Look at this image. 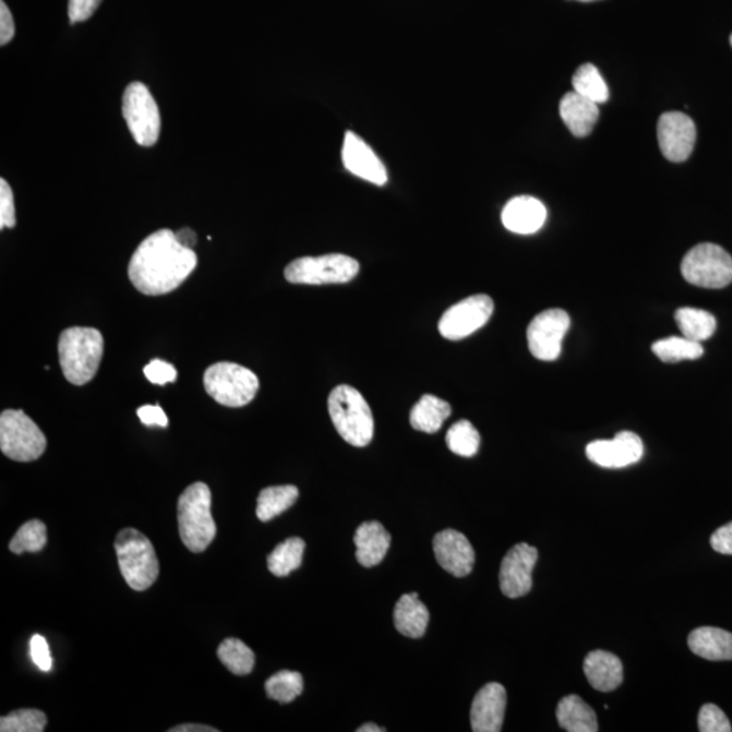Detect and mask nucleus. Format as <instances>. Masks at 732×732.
<instances>
[{"mask_svg":"<svg viewBox=\"0 0 732 732\" xmlns=\"http://www.w3.org/2000/svg\"><path fill=\"white\" fill-rule=\"evenodd\" d=\"M446 445L457 456L472 457L478 454L480 435L467 419H461L446 433Z\"/></svg>","mask_w":732,"mask_h":732,"instance_id":"obj_33","label":"nucleus"},{"mask_svg":"<svg viewBox=\"0 0 732 732\" xmlns=\"http://www.w3.org/2000/svg\"><path fill=\"white\" fill-rule=\"evenodd\" d=\"M547 209L543 203L530 195H519L505 205L502 223L508 231L519 235L538 232L544 226Z\"/></svg>","mask_w":732,"mask_h":732,"instance_id":"obj_19","label":"nucleus"},{"mask_svg":"<svg viewBox=\"0 0 732 732\" xmlns=\"http://www.w3.org/2000/svg\"><path fill=\"white\" fill-rule=\"evenodd\" d=\"M430 614L417 593L405 595L396 602L394 623L396 629L407 638H422L427 633Z\"/></svg>","mask_w":732,"mask_h":732,"instance_id":"obj_24","label":"nucleus"},{"mask_svg":"<svg viewBox=\"0 0 732 732\" xmlns=\"http://www.w3.org/2000/svg\"><path fill=\"white\" fill-rule=\"evenodd\" d=\"M691 651L708 661H732V634L729 631L701 627L687 639Z\"/></svg>","mask_w":732,"mask_h":732,"instance_id":"obj_23","label":"nucleus"},{"mask_svg":"<svg viewBox=\"0 0 732 732\" xmlns=\"http://www.w3.org/2000/svg\"><path fill=\"white\" fill-rule=\"evenodd\" d=\"M355 544L357 561L361 566L374 567L387 555L391 535L377 521L364 523L356 530Z\"/></svg>","mask_w":732,"mask_h":732,"instance_id":"obj_22","label":"nucleus"},{"mask_svg":"<svg viewBox=\"0 0 732 732\" xmlns=\"http://www.w3.org/2000/svg\"><path fill=\"white\" fill-rule=\"evenodd\" d=\"M204 387L217 404L238 409L255 398L260 389V380L248 368L233 362H217L206 369Z\"/></svg>","mask_w":732,"mask_h":732,"instance_id":"obj_6","label":"nucleus"},{"mask_svg":"<svg viewBox=\"0 0 732 732\" xmlns=\"http://www.w3.org/2000/svg\"><path fill=\"white\" fill-rule=\"evenodd\" d=\"M137 417L145 427H169V418H167L166 412L161 409L160 406L147 405L142 406L137 410Z\"/></svg>","mask_w":732,"mask_h":732,"instance_id":"obj_42","label":"nucleus"},{"mask_svg":"<svg viewBox=\"0 0 732 732\" xmlns=\"http://www.w3.org/2000/svg\"><path fill=\"white\" fill-rule=\"evenodd\" d=\"M584 672L596 691L612 692L623 684V663L614 653L608 651L589 652L585 658Z\"/></svg>","mask_w":732,"mask_h":732,"instance_id":"obj_20","label":"nucleus"},{"mask_svg":"<svg viewBox=\"0 0 732 732\" xmlns=\"http://www.w3.org/2000/svg\"><path fill=\"white\" fill-rule=\"evenodd\" d=\"M574 92L593 103L605 104L609 99L607 82L593 64L580 65L573 76Z\"/></svg>","mask_w":732,"mask_h":732,"instance_id":"obj_32","label":"nucleus"},{"mask_svg":"<svg viewBox=\"0 0 732 732\" xmlns=\"http://www.w3.org/2000/svg\"><path fill=\"white\" fill-rule=\"evenodd\" d=\"M645 452L641 439L633 432H622L613 440H597L586 446L590 461L602 468H624L638 463Z\"/></svg>","mask_w":732,"mask_h":732,"instance_id":"obj_15","label":"nucleus"},{"mask_svg":"<svg viewBox=\"0 0 732 732\" xmlns=\"http://www.w3.org/2000/svg\"><path fill=\"white\" fill-rule=\"evenodd\" d=\"M47 715L40 709H19L0 719L2 732H41L46 730Z\"/></svg>","mask_w":732,"mask_h":732,"instance_id":"obj_36","label":"nucleus"},{"mask_svg":"<svg viewBox=\"0 0 732 732\" xmlns=\"http://www.w3.org/2000/svg\"><path fill=\"white\" fill-rule=\"evenodd\" d=\"M346 170L361 180L384 187L388 181L387 169L373 149L353 132H346L343 147Z\"/></svg>","mask_w":732,"mask_h":732,"instance_id":"obj_16","label":"nucleus"},{"mask_svg":"<svg viewBox=\"0 0 732 732\" xmlns=\"http://www.w3.org/2000/svg\"><path fill=\"white\" fill-rule=\"evenodd\" d=\"M305 550L304 540L290 538L276 547L267 557V567L276 577H287L301 566Z\"/></svg>","mask_w":732,"mask_h":732,"instance_id":"obj_29","label":"nucleus"},{"mask_svg":"<svg viewBox=\"0 0 732 732\" xmlns=\"http://www.w3.org/2000/svg\"><path fill=\"white\" fill-rule=\"evenodd\" d=\"M569 316L563 310L540 312L530 322L527 338L530 353L541 361H555L562 353V344L569 328Z\"/></svg>","mask_w":732,"mask_h":732,"instance_id":"obj_12","label":"nucleus"},{"mask_svg":"<svg viewBox=\"0 0 732 732\" xmlns=\"http://www.w3.org/2000/svg\"><path fill=\"white\" fill-rule=\"evenodd\" d=\"M177 239L184 245V248L193 249L195 242H197V235L190 228H182L180 231L176 232Z\"/></svg>","mask_w":732,"mask_h":732,"instance_id":"obj_45","label":"nucleus"},{"mask_svg":"<svg viewBox=\"0 0 732 732\" xmlns=\"http://www.w3.org/2000/svg\"><path fill=\"white\" fill-rule=\"evenodd\" d=\"M145 377L149 383L166 385L175 383L178 376L177 369L164 360L155 359L144 367Z\"/></svg>","mask_w":732,"mask_h":732,"instance_id":"obj_38","label":"nucleus"},{"mask_svg":"<svg viewBox=\"0 0 732 732\" xmlns=\"http://www.w3.org/2000/svg\"><path fill=\"white\" fill-rule=\"evenodd\" d=\"M197 266L193 249L184 248L171 229L151 233L132 255L128 276L139 292L161 296L184 283Z\"/></svg>","mask_w":732,"mask_h":732,"instance_id":"obj_1","label":"nucleus"},{"mask_svg":"<svg viewBox=\"0 0 732 732\" xmlns=\"http://www.w3.org/2000/svg\"><path fill=\"white\" fill-rule=\"evenodd\" d=\"M494 312V301L488 295H475L458 301L445 312L439 323L440 334L449 340H460L485 326Z\"/></svg>","mask_w":732,"mask_h":732,"instance_id":"obj_11","label":"nucleus"},{"mask_svg":"<svg viewBox=\"0 0 732 732\" xmlns=\"http://www.w3.org/2000/svg\"><path fill=\"white\" fill-rule=\"evenodd\" d=\"M15 35V24L11 11L2 0L0 2V46L4 47L13 40Z\"/></svg>","mask_w":732,"mask_h":732,"instance_id":"obj_43","label":"nucleus"},{"mask_svg":"<svg viewBox=\"0 0 732 732\" xmlns=\"http://www.w3.org/2000/svg\"><path fill=\"white\" fill-rule=\"evenodd\" d=\"M712 549L723 555H732V523L719 528L711 536Z\"/></svg>","mask_w":732,"mask_h":732,"instance_id":"obj_44","label":"nucleus"},{"mask_svg":"<svg viewBox=\"0 0 732 732\" xmlns=\"http://www.w3.org/2000/svg\"><path fill=\"white\" fill-rule=\"evenodd\" d=\"M579 2H595V0H579Z\"/></svg>","mask_w":732,"mask_h":732,"instance_id":"obj_48","label":"nucleus"},{"mask_svg":"<svg viewBox=\"0 0 732 732\" xmlns=\"http://www.w3.org/2000/svg\"><path fill=\"white\" fill-rule=\"evenodd\" d=\"M561 117L574 136L585 137L590 135L600 116L598 105L583 95L572 92L564 95L561 100Z\"/></svg>","mask_w":732,"mask_h":732,"instance_id":"obj_21","label":"nucleus"},{"mask_svg":"<svg viewBox=\"0 0 732 732\" xmlns=\"http://www.w3.org/2000/svg\"><path fill=\"white\" fill-rule=\"evenodd\" d=\"M100 2L103 0H70L69 15L71 24H77V22L91 19Z\"/></svg>","mask_w":732,"mask_h":732,"instance_id":"obj_41","label":"nucleus"},{"mask_svg":"<svg viewBox=\"0 0 732 732\" xmlns=\"http://www.w3.org/2000/svg\"><path fill=\"white\" fill-rule=\"evenodd\" d=\"M452 407L448 401L434 395H423L410 412L411 427L418 432L437 433L446 419L451 417Z\"/></svg>","mask_w":732,"mask_h":732,"instance_id":"obj_26","label":"nucleus"},{"mask_svg":"<svg viewBox=\"0 0 732 732\" xmlns=\"http://www.w3.org/2000/svg\"><path fill=\"white\" fill-rule=\"evenodd\" d=\"M31 657L41 672L48 673L52 670V656H50L48 641L44 636H33L31 640Z\"/></svg>","mask_w":732,"mask_h":732,"instance_id":"obj_40","label":"nucleus"},{"mask_svg":"<svg viewBox=\"0 0 732 732\" xmlns=\"http://www.w3.org/2000/svg\"><path fill=\"white\" fill-rule=\"evenodd\" d=\"M104 356V337L93 327H71L59 338L61 371L71 384L85 385L98 372Z\"/></svg>","mask_w":732,"mask_h":732,"instance_id":"obj_2","label":"nucleus"},{"mask_svg":"<svg viewBox=\"0 0 732 732\" xmlns=\"http://www.w3.org/2000/svg\"><path fill=\"white\" fill-rule=\"evenodd\" d=\"M178 528L189 551L204 552L216 538L212 493L203 482L190 484L178 500Z\"/></svg>","mask_w":732,"mask_h":732,"instance_id":"obj_3","label":"nucleus"},{"mask_svg":"<svg viewBox=\"0 0 732 732\" xmlns=\"http://www.w3.org/2000/svg\"><path fill=\"white\" fill-rule=\"evenodd\" d=\"M384 731L383 729H379L376 724L373 723H367L364 725H361L357 732H382Z\"/></svg>","mask_w":732,"mask_h":732,"instance_id":"obj_47","label":"nucleus"},{"mask_svg":"<svg viewBox=\"0 0 732 732\" xmlns=\"http://www.w3.org/2000/svg\"><path fill=\"white\" fill-rule=\"evenodd\" d=\"M730 43H731V47H732V35H731V37H730Z\"/></svg>","mask_w":732,"mask_h":732,"instance_id":"obj_49","label":"nucleus"},{"mask_svg":"<svg viewBox=\"0 0 732 732\" xmlns=\"http://www.w3.org/2000/svg\"><path fill=\"white\" fill-rule=\"evenodd\" d=\"M328 412L346 443L357 448L371 444L374 434L372 410L360 391L350 385L335 387L328 396Z\"/></svg>","mask_w":732,"mask_h":732,"instance_id":"obj_4","label":"nucleus"},{"mask_svg":"<svg viewBox=\"0 0 732 732\" xmlns=\"http://www.w3.org/2000/svg\"><path fill=\"white\" fill-rule=\"evenodd\" d=\"M435 559L441 567L457 578L471 574L475 564V551L469 540L455 529H445L433 540Z\"/></svg>","mask_w":732,"mask_h":732,"instance_id":"obj_17","label":"nucleus"},{"mask_svg":"<svg viewBox=\"0 0 732 732\" xmlns=\"http://www.w3.org/2000/svg\"><path fill=\"white\" fill-rule=\"evenodd\" d=\"M507 695L499 683L484 685L475 696L471 725L475 732H500L504 724Z\"/></svg>","mask_w":732,"mask_h":732,"instance_id":"obj_18","label":"nucleus"},{"mask_svg":"<svg viewBox=\"0 0 732 732\" xmlns=\"http://www.w3.org/2000/svg\"><path fill=\"white\" fill-rule=\"evenodd\" d=\"M122 116L135 142L153 147L160 135L158 104L142 82H132L122 97Z\"/></svg>","mask_w":732,"mask_h":732,"instance_id":"obj_10","label":"nucleus"},{"mask_svg":"<svg viewBox=\"0 0 732 732\" xmlns=\"http://www.w3.org/2000/svg\"><path fill=\"white\" fill-rule=\"evenodd\" d=\"M217 656L223 664L235 675H248L253 672L255 656L242 640L229 638L221 643Z\"/></svg>","mask_w":732,"mask_h":732,"instance_id":"obj_31","label":"nucleus"},{"mask_svg":"<svg viewBox=\"0 0 732 732\" xmlns=\"http://www.w3.org/2000/svg\"><path fill=\"white\" fill-rule=\"evenodd\" d=\"M115 550L122 577L131 589L144 591L159 577V561L153 543L137 529L125 528L117 535Z\"/></svg>","mask_w":732,"mask_h":732,"instance_id":"obj_5","label":"nucleus"},{"mask_svg":"<svg viewBox=\"0 0 732 732\" xmlns=\"http://www.w3.org/2000/svg\"><path fill=\"white\" fill-rule=\"evenodd\" d=\"M16 225L13 190L5 180H0V228H13Z\"/></svg>","mask_w":732,"mask_h":732,"instance_id":"obj_39","label":"nucleus"},{"mask_svg":"<svg viewBox=\"0 0 732 732\" xmlns=\"http://www.w3.org/2000/svg\"><path fill=\"white\" fill-rule=\"evenodd\" d=\"M217 731L219 730L211 728V725H204V724H181L170 730V732H217Z\"/></svg>","mask_w":732,"mask_h":732,"instance_id":"obj_46","label":"nucleus"},{"mask_svg":"<svg viewBox=\"0 0 732 732\" xmlns=\"http://www.w3.org/2000/svg\"><path fill=\"white\" fill-rule=\"evenodd\" d=\"M304 683L301 674L298 672H289V670H283V672L272 675L265 684L267 696H269L272 700L283 704L292 703L296 697L301 695Z\"/></svg>","mask_w":732,"mask_h":732,"instance_id":"obj_34","label":"nucleus"},{"mask_svg":"<svg viewBox=\"0 0 732 732\" xmlns=\"http://www.w3.org/2000/svg\"><path fill=\"white\" fill-rule=\"evenodd\" d=\"M658 143L664 158L681 164L689 158L696 143V125L681 111H668L658 121Z\"/></svg>","mask_w":732,"mask_h":732,"instance_id":"obj_14","label":"nucleus"},{"mask_svg":"<svg viewBox=\"0 0 732 732\" xmlns=\"http://www.w3.org/2000/svg\"><path fill=\"white\" fill-rule=\"evenodd\" d=\"M559 725L568 732H597L595 709L577 695L563 697L556 708Z\"/></svg>","mask_w":732,"mask_h":732,"instance_id":"obj_25","label":"nucleus"},{"mask_svg":"<svg viewBox=\"0 0 732 732\" xmlns=\"http://www.w3.org/2000/svg\"><path fill=\"white\" fill-rule=\"evenodd\" d=\"M652 353L668 364H675L680 361L700 359L704 348L701 344L685 337H670L657 340L652 345Z\"/></svg>","mask_w":732,"mask_h":732,"instance_id":"obj_30","label":"nucleus"},{"mask_svg":"<svg viewBox=\"0 0 732 732\" xmlns=\"http://www.w3.org/2000/svg\"><path fill=\"white\" fill-rule=\"evenodd\" d=\"M359 272L360 264L351 256L327 254L295 260L284 275L290 284L328 285L350 283Z\"/></svg>","mask_w":732,"mask_h":732,"instance_id":"obj_8","label":"nucleus"},{"mask_svg":"<svg viewBox=\"0 0 732 732\" xmlns=\"http://www.w3.org/2000/svg\"><path fill=\"white\" fill-rule=\"evenodd\" d=\"M47 527L40 519H32L22 525L13 540L10 541L11 552L21 555L24 552H40L47 545Z\"/></svg>","mask_w":732,"mask_h":732,"instance_id":"obj_35","label":"nucleus"},{"mask_svg":"<svg viewBox=\"0 0 732 732\" xmlns=\"http://www.w3.org/2000/svg\"><path fill=\"white\" fill-rule=\"evenodd\" d=\"M698 730L701 732H731V723L725 713L715 704H706L698 713Z\"/></svg>","mask_w":732,"mask_h":732,"instance_id":"obj_37","label":"nucleus"},{"mask_svg":"<svg viewBox=\"0 0 732 732\" xmlns=\"http://www.w3.org/2000/svg\"><path fill=\"white\" fill-rule=\"evenodd\" d=\"M675 322H677L683 337L698 344L711 338L718 326L712 314H709L708 311L692 309V307L677 310Z\"/></svg>","mask_w":732,"mask_h":732,"instance_id":"obj_28","label":"nucleus"},{"mask_svg":"<svg viewBox=\"0 0 732 732\" xmlns=\"http://www.w3.org/2000/svg\"><path fill=\"white\" fill-rule=\"evenodd\" d=\"M539 551L527 543L514 545L506 553L500 569L502 593L508 598L527 596L532 590V573L538 563Z\"/></svg>","mask_w":732,"mask_h":732,"instance_id":"obj_13","label":"nucleus"},{"mask_svg":"<svg viewBox=\"0 0 732 732\" xmlns=\"http://www.w3.org/2000/svg\"><path fill=\"white\" fill-rule=\"evenodd\" d=\"M681 273L695 287L722 289L732 283V259L718 244H697L685 255Z\"/></svg>","mask_w":732,"mask_h":732,"instance_id":"obj_9","label":"nucleus"},{"mask_svg":"<svg viewBox=\"0 0 732 732\" xmlns=\"http://www.w3.org/2000/svg\"><path fill=\"white\" fill-rule=\"evenodd\" d=\"M0 449L11 460L35 461L46 452L47 439L24 411L5 410L0 416Z\"/></svg>","mask_w":732,"mask_h":732,"instance_id":"obj_7","label":"nucleus"},{"mask_svg":"<svg viewBox=\"0 0 732 732\" xmlns=\"http://www.w3.org/2000/svg\"><path fill=\"white\" fill-rule=\"evenodd\" d=\"M299 499V489L296 485H273L261 491L256 502V517L260 521L267 523L271 519L287 512Z\"/></svg>","mask_w":732,"mask_h":732,"instance_id":"obj_27","label":"nucleus"}]
</instances>
